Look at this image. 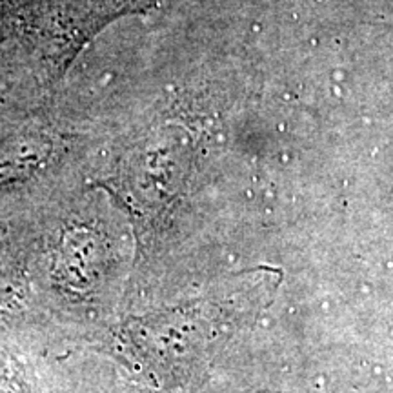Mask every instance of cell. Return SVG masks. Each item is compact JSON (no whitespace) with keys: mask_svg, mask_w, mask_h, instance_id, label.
I'll return each instance as SVG.
<instances>
[{"mask_svg":"<svg viewBox=\"0 0 393 393\" xmlns=\"http://www.w3.org/2000/svg\"><path fill=\"white\" fill-rule=\"evenodd\" d=\"M155 6V0H71L69 11L84 13L75 18V27L91 35L98 29V26L117 18L120 15L131 11H146Z\"/></svg>","mask_w":393,"mask_h":393,"instance_id":"6da1fadb","label":"cell"}]
</instances>
